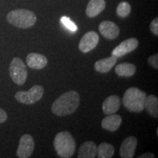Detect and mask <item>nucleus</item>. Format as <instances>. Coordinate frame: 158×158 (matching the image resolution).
Returning a JSON list of instances; mask_svg holds the SVG:
<instances>
[{"label":"nucleus","mask_w":158,"mask_h":158,"mask_svg":"<svg viewBox=\"0 0 158 158\" xmlns=\"http://www.w3.org/2000/svg\"><path fill=\"white\" fill-rule=\"evenodd\" d=\"M80 104V96L76 91L71 90L59 97L51 106L52 113L59 116L73 114Z\"/></svg>","instance_id":"f257e3e1"},{"label":"nucleus","mask_w":158,"mask_h":158,"mask_svg":"<svg viewBox=\"0 0 158 158\" xmlns=\"http://www.w3.org/2000/svg\"><path fill=\"white\" fill-rule=\"evenodd\" d=\"M146 98L147 94L143 91L136 87H130L124 92L122 103L130 112L140 113L144 109Z\"/></svg>","instance_id":"f03ea898"},{"label":"nucleus","mask_w":158,"mask_h":158,"mask_svg":"<svg viewBox=\"0 0 158 158\" xmlns=\"http://www.w3.org/2000/svg\"><path fill=\"white\" fill-rule=\"evenodd\" d=\"M54 147L59 157L70 158L75 154L76 143L74 138L69 132L62 131L55 137Z\"/></svg>","instance_id":"7ed1b4c3"},{"label":"nucleus","mask_w":158,"mask_h":158,"mask_svg":"<svg viewBox=\"0 0 158 158\" xmlns=\"http://www.w3.org/2000/svg\"><path fill=\"white\" fill-rule=\"evenodd\" d=\"M10 23L21 29H27L35 25L37 16L33 12L26 9H17L12 10L7 15Z\"/></svg>","instance_id":"20e7f679"},{"label":"nucleus","mask_w":158,"mask_h":158,"mask_svg":"<svg viewBox=\"0 0 158 158\" xmlns=\"http://www.w3.org/2000/svg\"><path fill=\"white\" fill-rule=\"evenodd\" d=\"M9 73L13 81L18 85H23L27 78V68L23 61L19 57L13 59L10 64Z\"/></svg>","instance_id":"39448f33"},{"label":"nucleus","mask_w":158,"mask_h":158,"mask_svg":"<svg viewBox=\"0 0 158 158\" xmlns=\"http://www.w3.org/2000/svg\"><path fill=\"white\" fill-rule=\"evenodd\" d=\"M44 88L40 85H35L28 91H21L15 94V98L19 102L23 104L31 105L38 102L43 98Z\"/></svg>","instance_id":"423d86ee"},{"label":"nucleus","mask_w":158,"mask_h":158,"mask_svg":"<svg viewBox=\"0 0 158 158\" xmlns=\"http://www.w3.org/2000/svg\"><path fill=\"white\" fill-rule=\"evenodd\" d=\"M34 149L35 141L32 136L25 134L20 139L16 155L20 158H28L31 155Z\"/></svg>","instance_id":"0eeeda50"},{"label":"nucleus","mask_w":158,"mask_h":158,"mask_svg":"<svg viewBox=\"0 0 158 158\" xmlns=\"http://www.w3.org/2000/svg\"><path fill=\"white\" fill-rule=\"evenodd\" d=\"M99 42V35L94 31H88L82 38L78 44V48L83 53H88L95 48Z\"/></svg>","instance_id":"6e6552de"},{"label":"nucleus","mask_w":158,"mask_h":158,"mask_svg":"<svg viewBox=\"0 0 158 158\" xmlns=\"http://www.w3.org/2000/svg\"><path fill=\"white\" fill-rule=\"evenodd\" d=\"M138 46V40L132 37L123 41L112 51V55L116 57H122L135 50Z\"/></svg>","instance_id":"1a4fd4ad"},{"label":"nucleus","mask_w":158,"mask_h":158,"mask_svg":"<svg viewBox=\"0 0 158 158\" xmlns=\"http://www.w3.org/2000/svg\"><path fill=\"white\" fill-rule=\"evenodd\" d=\"M138 139L135 136H128L122 141L119 149V155L122 158H133L135 155Z\"/></svg>","instance_id":"9d476101"},{"label":"nucleus","mask_w":158,"mask_h":158,"mask_svg":"<svg viewBox=\"0 0 158 158\" xmlns=\"http://www.w3.org/2000/svg\"><path fill=\"white\" fill-rule=\"evenodd\" d=\"M99 31L105 38L114 40L119 35V28L115 23L110 21H105L99 25Z\"/></svg>","instance_id":"9b49d317"},{"label":"nucleus","mask_w":158,"mask_h":158,"mask_svg":"<svg viewBox=\"0 0 158 158\" xmlns=\"http://www.w3.org/2000/svg\"><path fill=\"white\" fill-rule=\"evenodd\" d=\"M27 64L29 68L35 70H40L44 68L48 64V59L44 55L37 53H30L27 55Z\"/></svg>","instance_id":"f8f14e48"},{"label":"nucleus","mask_w":158,"mask_h":158,"mask_svg":"<svg viewBox=\"0 0 158 158\" xmlns=\"http://www.w3.org/2000/svg\"><path fill=\"white\" fill-rule=\"evenodd\" d=\"M120 98L117 95H110L108 97L102 102V111L105 114H115L120 108Z\"/></svg>","instance_id":"ddd939ff"},{"label":"nucleus","mask_w":158,"mask_h":158,"mask_svg":"<svg viewBox=\"0 0 158 158\" xmlns=\"http://www.w3.org/2000/svg\"><path fill=\"white\" fill-rule=\"evenodd\" d=\"M122 122V116L118 114H110L102 120L101 125L104 130L114 132L118 129Z\"/></svg>","instance_id":"4468645a"},{"label":"nucleus","mask_w":158,"mask_h":158,"mask_svg":"<svg viewBox=\"0 0 158 158\" xmlns=\"http://www.w3.org/2000/svg\"><path fill=\"white\" fill-rule=\"evenodd\" d=\"M117 62V57L112 55L107 58L100 59L94 63V69L100 73H106L111 70Z\"/></svg>","instance_id":"2eb2a0df"},{"label":"nucleus","mask_w":158,"mask_h":158,"mask_svg":"<svg viewBox=\"0 0 158 158\" xmlns=\"http://www.w3.org/2000/svg\"><path fill=\"white\" fill-rule=\"evenodd\" d=\"M97 150H98V148L93 141H86L79 147L78 157L94 158L97 157Z\"/></svg>","instance_id":"dca6fc26"},{"label":"nucleus","mask_w":158,"mask_h":158,"mask_svg":"<svg viewBox=\"0 0 158 158\" xmlns=\"http://www.w3.org/2000/svg\"><path fill=\"white\" fill-rule=\"evenodd\" d=\"M105 0H90L86 7V15L89 18H94L100 14L106 7Z\"/></svg>","instance_id":"f3484780"},{"label":"nucleus","mask_w":158,"mask_h":158,"mask_svg":"<svg viewBox=\"0 0 158 158\" xmlns=\"http://www.w3.org/2000/svg\"><path fill=\"white\" fill-rule=\"evenodd\" d=\"M144 109L147 110V113L152 117H158V99L154 94L147 96L144 102Z\"/></svg>","instance_id":"a211bd4d"},{"label":"nucleus","mask_w":158,"mask_h":158,"mask_svg":"<svg viewBox=\"0 0 158 158\" xmlns=\"http://www.w3.org/2000/svg\"><path fill=\"white\" fill-rule=\"evenodd\" d=\"M136 67L135 64L131 63H121L115 68V72L119 77H126L129 78L135 74Z\"/></svg>","instance_id":"6ab92c4d"},{"label":"nucleus","mask_w":158,"mask_h":158,"mask_svg":"<svg viewBox=\"0 0 158 158\" xmlns=\"http://www.w3.org/2000/svg\"><path fill=\"white\" fill-rule=\"evenodd\" d=\"M115 149L111 144L102 142L99 145L97 150V157L98 158H111L114 155Z\"/></svg>","instance_id":"aec40b11"},{"label":"nucleus","mask_w":158,"mask_h":158,"mask_svg":"<svg viewBox=\"0 0 158 158\" xmlns=\"http://www.w3.org/2000/svg\"><path fill=\"white\" fill-rule=\"evenodd\" d=\"M131 12V6L127 2H122L118 4L116 8V13L119 17L126 18Z\"/></svg>","instance_id":"412c9836"},{"label":"nucleus","mask_w":158,"mask_h":158,"mask_svg":"<svg viewBox=\"0 0 158 158\" xmlns=\"http://www.w3.org/2000/svg\"><path fill=\"white\" fill-rule=\"evenodd\" d=\"M61 22L63 23V25L66 27L67 29H68L69 30H70L71 31H76L78 28H77L76 25L71 21V20L69 19L68 17L66 16H63L61 18Z\"/></svg>","instance_id":"4be33fe9"},{"label":"nucleus","mask_w":158,"mask_h":158,"mask_svg":"<svg viewBox=\"0 0 158 158\" xmlns=\"http://www.w3.org/2000/svg\"><path fill=\"white\" fill-rule=\"evenodd\" d=\"M148 63L155 69H158V54H156L148 58Z\"/></svg>","instance_id":"5701e85b"},{"label":"nucleus","mask_w":158,"mask_h":158,"mask_svg":"<svg viewBox=\"0 0 158 158\" xmlns=\"http://www.w3.org/2000/svg\"><path fill=\"white\" fill-rule=\"evenodd\" d=\"M149 28L152 32L155 35H156V36H157L158 35V19L157 18H155V19H153L152 21V22L149 25Z\"/></svg>","instance_id":"b1692460"},{"label":"nucleus","mask_w":158,"mask_h":158,"mask_svg":"<svg viewBox=\"0 0 158 158\" xmlns=\"http://www.w3.org/2000/svg\"><path fill=\"white\" fill-rule=\"evenodd\" d=\"M7 118V114L2 108H0V124L5 122Z\"/></svg>","instance_id":"393cba45"},{"label":"nucleus","mask_w":158,"mask_h":158,"mask_svg":"<svg viewBox=\"0 0 158 158\" xmlns=\"http://www.w3.org/2000/svg\"><path fill=\"white\" fill-rule=\"evenodd\" d=\"M155 157V155H154L153 153H144L143 155L138 156V158H154Z\"/></svg>","instance_id":"a878e982"},{"label":"nucleus","mask_w":158,"mask_h":158,"mask_svg":"<svg viewBox=\"0 0 158 158\" xmlns=\"http://www.w3.org/2000/svg\"><path fill=\"white\" fill-rule=\"evenodd\" d=\"M157 135H158V129L157 128Z\"/></svg>","instance_id":"bb28decb"}]
</instances>
